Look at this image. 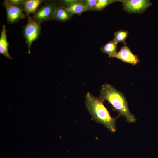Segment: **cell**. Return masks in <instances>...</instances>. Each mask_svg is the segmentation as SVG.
Segmentation results:
<instances>
[{"label":"cell","instance_id":"6da1fadb","mask_svg":"<svg viewBox=\"0 0 158 158\" xmlns=\"http://www.w3.org/2000/svg\"><path fill=\"white\" fill-rule=\"evenodd\" d=\"M99 97L104 101H108L112 107V110L118 113L119 117H124L129 123L136 122V119L130 112L124 94L112 85L108 83L102 85Z\"/></svg>","mask_w":158,"mask_h":158},{"label":"cell","instance_id":"7a4b0ae2","mask_svg":"<svg viewBox=\"0 0 158 158\" xmlns=\"http://www.w3.org/2000/svg\"><path fill=\"white\" fill-rule=\"evenodd\" d=\"M104 101L88 92L85 96V103L92 119L97 123L103 124L111 132L116 130V121L119 117H112L103 104Z\"/></svg>","mask_w":158,"mask_h":158},{"label":"cell","instance_id":"3957f363","mask_svg":"<svg viewBox=\"0 0 158 158\" xmlns=\"http://www.w3.org/2000/svg\"><path fill=\"white\" fill-rule=\"evenodd\" d=\"M28 22L24 30L25 37L28 47V52L30 53V48L32 42L38 37L40 32V23L35 21L28 16Z\"/></svg>","mask_w":158,"mask_h":158},{"label":"cell","instance_id":"277c9868","mask_svg":"<svg viewBox=\"0 0 158 158\" xmlns=\"http://www.w3.org/2000/svg\"><path fill=\"white\" fill-rule=\"evenodd\" d=\"M123 10L129 13L141 14L152 5L149 0H123Z\"/></svg>","mask_w":158,"mask_h":158},{"label":"cell","instance_id":"5b68a950","mask_svg":"<svg viewBox=\"0 0 158 158\" xmlns=\"http://www.w3.org/2000/svg\"><path fill=\"white\" fill-rule=\"evenodd\" d=\"M57 7L53 4H46L36 11L32 18L40 23L52 19Z\"/></svg>","mask_w":158,"mask_h":158},{"label":"cell","instance_id":"8992f818","mask_svg":"<svg viewBox=\"0 0 158 158\" xmlns=\"http://www.w3.org/2000/svg\"><path fill=\"white\" fill-rule=\"evenodd\" d=\"M4 5L6 11L7 20L10 23H15L25 18L23 9L20 7L10 4L7 0L4 1Z\"/></svg>","mask_w":158,"mask_h":158},{"label":"cell","instance_id":"52a82bcc","mask_svg":"<svg viewBox=\"0 0 158 158\" xmlns=\"http://www.w3.org/2000/svg\"><path fill=\"white\" fill-rule=\"evenodd\" d=\"M114 57L121 60L125 63L133 65L137 64L140 61L137 56L133 54L126 44L121 48L120 51L117 52Z\"/></svg>","mask_w":158,"mask_h":158},{"label":"cell","instance_id":"ba28073f","mask_svg":"<svg viewBox=\"0 0 158 158\" xmlns=\"http://www.w3.org/2000/svg\"><path fill=\"white\" fill-rule=\"evenodd\" d=\"M6 30L5 25L2 26L0 38V53L8 59L12 58L8 53V44L7 40Z\"/></svg>","mask_w":158,"mask_h":158},{"label":"cell","instance_id":"9c48e42d","mask_svg":"<svg viewBox=\"0 0 158 158\" xmlns=\"http://www.w3.org/2000/svg\"><path fill=\"white\" fill-rule=\"evenodd\" d=\"M66 10L73 15H80L84 12L88 11L86 6L85 1H76L66 5Z\"/></svg>","mask_w":158,"mask_h":158},{"label":"cell","instance_id":"30bf717a","mask_svg":"<svg viewBox=\"0 0 158 158\" xmlns=\"http://www.w3.org/2000/svg\"><path fill=\"white\" fill-rule=\"evenodd\" d=\"M73 15L68 11L63 6L57 7L54 13L53 19L59 21L64 22L69 20Z\"/></svg>","mask_w":158,"mask_h":158},{"label":"cell","instance_id":"8fae6325","mask_svg":"<svg viewBox=\"0 0 158 158\" xmlns=\"http://www.w3.org/2000/svg\"><path fill=\"white\" fill-rule=\"evenodd\" d=\"M118 42L114 39L108 42L101 48V51L107 54L109 57H114L117 53V45Z\"/></svg>","mask_w":158,"mask_h":158},{"label":"cell","instance_id":"7c38bea8","mask_svg":"<svg viewBox=\"0 0 158 158\" xmlns=\"http://www.w3.org/2000/svg\"><path fill=\"white\" fill-rule=\"evenodd\" d=\"M43 1L40 0H29L25 1L23 9L27 16L31 13H35L39 5Z\"/></svg>","mask_w":158,"mask_h":158},{"label":"cell","instance_id":"4fadbf2b","mask_svg":"<svg viewBox=\"0 0 158 158\" xmlns=\"http://www.w3.org/2000/svg\"><path fill=\"white\" fill-rule=\"evenodd\" d=\"M114 39L118 43L122 42L126 44L125 40L129 35L128 31L120 30L114 33Z\"/></svg>","mask_w":158,"mask_h":158},{"label":"cell","instance_id":"5bb4252c","mask_svg":"<svg viewBox=\"0 0 158 158\" xmlns=\"http://www.w3.org/2000/svg\"><path fill=\"white\" fill-rule=\"evenodd\" d=\"M123 0H98L95 6L94 10L101 11L110 4L116 2H122Z\"/></svg>","mask_w":158,"mask_h":158},{"label":"cell","instance_id":"9a60e30c","mask_svg":"<svg viewBox=\"0 0 158 158\" xmlns=\"http://www.w3.org/2000/svg\"><path fill=\"white\" fill-rule=\"evenodd\" d=\"M97 1V0H87L85 1V4L87 10H94Z\"/></svg>","mask_w":158,"mask_h":158},{"label":"cell","instance_id":"2e32d148","mask_svg":"<svg viewBox=\"0 0 158 158\" xmlns=\"http://www.w3.org/2000/svg\"><path fill=\"white\" fill-rule=\"evenodd\" d=\"M7 1L10 4L18 7L22 6H23L25 1L24 0H10Z\"/></svg>","mask_w":158,"mask_h":158}]
</instances>
